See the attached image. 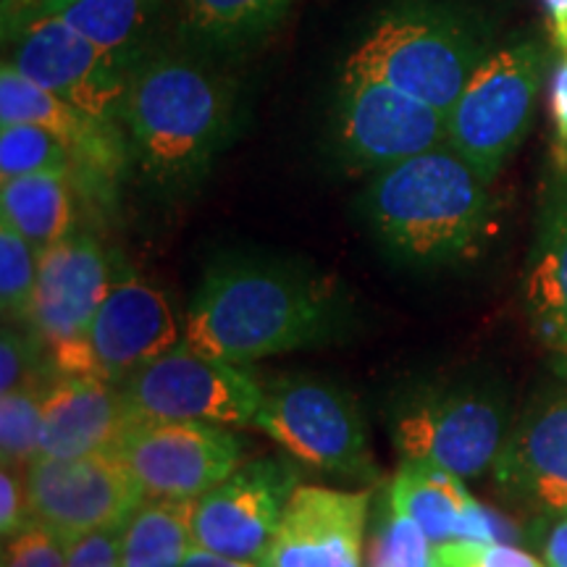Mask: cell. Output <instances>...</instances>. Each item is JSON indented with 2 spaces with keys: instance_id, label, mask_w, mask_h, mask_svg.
<instances>
[{
  "instance_id": "cell-26",
  "label": "cell",
  "mask_w": 567,
  "mask_h": 567,
  "mask_svg": "<svg viewBox=\"0 0 567 567\" xmlns=\"http://www.w3.org/2000/svg\"><path fill=\"white\" fill-rule=\"evenodd\" d=\"M30 174H71L76 179L74 153L42 126L0 124V179Z\"/></svg>"
},
{
  "instance_id": "cell-9",
  "label": "cell",
  "mask_w": 567,
  "mask_h": 567,
  "mask_svg": "<svg viewBox=\"0 0 567 567\" xmlns=\"http://www.w3.org/2000/svg\"><path fill=\"white\" fill-rule=\"evenodd\" d=\"M132 421L252 423L264 386L245 368L176 344L122 384Z\"/></svg>"
},
{
  "instance_id": "cell-7",
  "label": "cell",
  "mask_w": 567,
  "mask_h": 567,
  "mask_svg": "<svg viewBox=\"0 0 567 567\" xmlns=\"http://www.w3.org/2000/svg\"><path fill=\"white\" fill-rule=\"evenodd\" d=\"M329 132L344 168L379 174L446 145V113L375 76L339 71Z\"/></svg>"
},
{
  "instance_id": "cell-24",
  "label": "cell",
  "mask_w": 567,
  "mask_h": 567,
  "mask_svg": "<svg viewBox=\"0 0 567 567\" xmlns=\"http://www.w3.org/2000/svg\"><path fill=\"white\" fill-rule=\"evenodd\" d=\"M195 499L145 496L122 530L118 567H182L195 549Z\"/></svg>"
},
{
  "instance_id": "cell-10",
  "label": "cell",
  "mask_w": 567,
  "mask_h": 567,
  "mask_svg": "<svg viewBox=\"0 0 567 567\" xmlns=\"http://www.w3.org/2000/svg\"><path fill=\"white\" fill-rule=\"evenodd\" d=\"M394 444L402 463L481 476L505 444V405L476 386L423 389L396 413Z\"/></svg>"
},
{
  "instance_id": "cell-1",
  "label": "cell",
  "mask_w": 567,
  "mask_h": 567,
  "mask_svg": "<svg viewBox=\"0 0 567 567\" xmlns=\"http://www.w3.org/2000/svg\"><path fill=\"white\" fill-rule=\"evenodd\" d=\"M239 87L226 63L153 42L130 71L122 132L130 161L161 197L195 193L237 130Z\"/></svg>"
},
{
  "instance_id": "cell-34",
  "label": "cell",
  "mask_w": 567,
  "mask_h": 567,
  "mask_svg": "<svg viewBox=\"0 0 567 567\" xmlns=\"http://www.w3.org/2000/svg\"><path fill=\"white\" fill-rule=\"evenodd\" d=\"M551 168L567 172V53H559L549 74Z\"/></svg>"
},
{
  "instance_id": "cell-28",
  "label": "cell",
  "mask_w": 567,
  "mask_h": 567,
  "mask_svg": "<svg viewBox=\"0 0 567 567\" xmlns=\"http://www.w3.org/2000/svg\"><path fill=\"white\" fill-rule=\"evenodd\" d=\"M48 384L51 381H38V384L0 394V457H3V465L27 467L40 457Z\"/></svg>"
},
{
  "instance_id": "cell-2",
  "label": "cell",
  "mask_w": 567,
  "mask_h": 567,
  "mask_svg": "<svg viewBox=\"0 0 567 567\" xmlns=\"http://www.w3.org/2000/svg\"><path fill=\"white\" fill-rule=\"evenodd\" d=\"M344 321V297L313 268L266 255H221L205 268L184 313L182 342L239 365L326 342Z\"/></svg>"
},
{
  "instance_id": "cell-25",
  "label": "cell",
  "mask_w": 567,
  "mask_h": 567,
  "mask_svg": "<svg viewBox=\"0 0 567 567\" xmlns=\"http://www.w3.org/2000/svg\"><path fill=\"white\" fill-rule=\"evenodd\" d=\"M55 17L126 71L153 45L147 38L151 0H71Z\"/></svg>"
},
{
  "instance_id": "cell-11",
  "label": "cell",
  "mask_w": 567,
  "mask_h": 567,
  "mask_svg": "<svg viewBox=\"0 0 567 567\" xmlns=\"http://www.w3.org/2000/svg\"><path fill=\"white\" fill-rule=\"evenodd\" d=\"M113 452L145 496L197 499L243 465L245 442L216 423L130 421Z\"/></svg>"
},
{
  "instance_id": "cell-33",
  "label": "cell",
  "mask_w": 567,
  "mask_h": 567,
  "mask_svg": "<svg viewBox=\"0 0 567 567\" xmlns=\"http://www.w3.org/2000/svg\"><path fill=\"white\" fill-rule=\"evenodd\" d=\"M122 530L111 526L92 530L66 547V567H118L122 565Z\"/></svg>"
},
{
  "instance_id": "cell-36",
  "label": "cell",
  "mask_w": 567,
  "mask_h": 567,
  "mask_svg": "<svg viewBox=\"0 0 567 567\" xmlns=\"http://www.w3.org/2000/svg\"><path fill=\"white\" fill-rule=\"evenodd\" d=\"M547 11L549 42L557 53H567V0H542Z\"/></svg>"
},
{
  "instance_id": "cell-30",
  "label": "cell",
  "mask_w": 567,
  "mask_h": 567,
  "mask_svg": "<svg viewBox=\"0 0 567 567\" xmlns=\"http://www.w3.org/2000/svg\"><path fill=\"white\" fill-rule=\"evenodd\" d=\"M439 567H544L534 555L515 544L494 542H455L436 547Z\"/></svg>"
},
{
  "instance_id": "cell-27",
  "label": "cell",
  "mask_w": 567,
  "mask_h": 567,
  "mask_svg": "<svg viewBox=\"0 0 567 567\" xmlns=\"http://www.w3.org/2000/svg\"><path fill=\"white\" fill-rule=\"evenodd\" d=\"M371 567H439L436 544L425 536V530L408 513L394 505L389 486L381 492L379 520H375Z\"/></svg>"
},
{
  "instance_id": "cell-3",
  "label": "cell",
  "mask_w": 567,
  "mask_h": 567,
  "mask_svg": "<svg viewBox=\"0 0 567 567\" xmlns=\"http://www.w3.org/2000/svg\"><path fill=\"white\" fill-rule=\"evenodd\" d=\"M360 210L381 245L410 266L471 258L492 218L488 184L450 145L373 174Z\"/></svg>"
},
{
  "instance_id": "cell-23",
  "label": "cell",
  "mask_w": 567,
  "mask_h": 567,
  "mask_svg": "<svg viewBox=\"0 0 567 567\" xmlns=\"http://www.w3.org/2000/svg\"><path fill=\"white\" fill-rule=\"evenodd\" d=\"M82 197L71 174L17 176L0 184V218L17 226L42 252L80 231Z\"/></svg>"
},
{
  "instance_id": "cell-13",
  "label": "cell",
  "mask_w": 567,
  "mask_h": 567,
  "mask_svg": "<svg viewBox=\"0 0 567 567\" xmlns=\"http://www.w3.org/2000/svg\"><path fill=\"white\" fill-rule=\"evenodd\" d=\"M3 61L40 87L51 90L95 122L122 130L130 71L71 30L55 13L30 21L3 42Z\"/></svg>"
},
{
  "instance_id": "cell-35",
  "label": "cell",
  "mask_w": 567,
  "mask_h": 567,
  "mask_svg": "<svg viewBox=\"0 0 567 567\" xmlns=\"http://www.w3.org/2000/svg\"><path fill=\"white\" fill-rule=\"evenodd\" d=\"M69 3L71 0H3L0 3V34H3V42L11 40L19 30H24L30 21L59 13Z\"/></svg>"
},
{
  "instance_id": "cell-31",
  "label": "cell",
  "mask_w": 567,
  "mask_h": 567,
  "mask_svg": "<svg viewBox=\"0 0 567 567\" xmlns=\"http://www.w3.org/2000/svg\"><path fill=\"white\" fill-rule=\"evenodd\" d=\"M3 567H66V544L32 520L3 542Z\"/></svg>"
},
{
  "instance_id": "cell-32",
  "label": "cell",
  "mask_w": 567,
  "mask_h": 567,
  "mask_svg": "<svg viewBox=\"0 0 567 567\" xmlns=\"http://www.w3.org/2000/svg\"><path fill=\"white\" fill-rule=\"evenodd\" d=\"M30 523L32 509L30 496H27L24 467L3 465V471H0V536L6 542V538L17 536Z\"/></svg>"
},
{
  "instance_id": "cell-38",
  "label": "cell",
  "mask_w": 567,
  "mask_h": 567,
  "mask_svg": "<svg viewBox=\"0 0 567 567\" xmlns=\"http://www.w3.org/2000/svg\"><path fill=\"white\" fill-rule=\"evenodd\" d=\"M182 567H264V565L250 563V559H231V557L216 555V551L195 547L189 551V557L184 559Z\"/></svg>"
},
{
  "instance_id": "cell-14",
  "label": "cell",
  "mask_w": 567,
  "mask_h": 567,
  "mask_svg": "<svg viewBox=\"0 0 567 567\" xmlns=\"http://www.w3.org/2000/svg\"><path fill=\"white\" fill-rule=\"evenodd\" d=\"M297 486L300 471L287 457L247 460L195 499V547L260 563Z\"/></svg>"
},
{
  "instance_id": "cell-6",
  "label": "cell",
  "mask_w": 567,
  "mask_h": 567,
  "mask_svg": "<svg viewBox=\"0 0 567 567\" xmlns=\"http://www.w3.org/2000/svg\"><path fill=\"white\" fill-rule=\"evenodd\" d=\"M252 423L316 473L360 484L379 473L354 400L316 375L292 373L268 381Z\"/></svg>"
},
{
  "instance_id": "cell-16",
  "label": "cell",
  "mask_w": 567,
  "mask_h": 567,
  "mask_svg": "<svg viewBox=\"0 0 567 567\" xmlns=\"http://www.w3.org/2000/svg\"><path fill=\"white\" fill-rule=\"evenodd\" d=\"M0 124H34L59 134L74 153L76 184L90 200L111 197L130 161L118 126L95 122L51 90L40 87L9 61L0 66Z\"/></svg>"
},
{
  "instance_id": "cell-29",
  "label": "cell",
  "mask_w": 567,
  "mask_h": 567,
  "mask_svg": "<svg viewBox=\"0 0 567 567\" xmlns=\"http://www.w3.org/2000/svg\"><path fill=\"white\" fill-rule=\"evenodd\" d=\"M40 250L17 226L0 218V308L6 323H30Z\"/></svg>"
},
{
  "instance_id": "cell-17",
  "label": "cell",
  "mask_w": 567,
  "mask_h": 567,
  "mask_svg": "<svg viewBox=\"0 0 567 567\" xmlns=\"http://www.w3.org/2000/svg\"><path fill=\"white\" fill-rule=\"evenodd\" d=\"M371 488L300 484L289 496L264 567H363Z\"/></svg>"
},
{
  "instance_id": "cell-21",
  "label": "cell",
  "mask_w": 567,
  "mask_h": 567,
  "mask_svg": "<svg viewBox=\"0 0 567 567\" xmlns=\"http://www.w3.org/2000/svg\"><path fill=\"white\" fill-rule=\"evenodd\" d=\"M526 308L536 334L567 350V172L551 168L526 271Z\"/></svg>"
},
{
  "instance_id": "cell-22",
  "label": "cell",
  "mask_w": 567,
  "mask_h": 567,
  "mask_svg": "<svg viewBox=\"0 0 567 567\" xmlns=\"http://www.w3.org/2000/svg\"><path fill=\"white\" fill-rule=\"evenodd\" d=\"M297 0H182L179 42L229 63L266 42Z\"/></svg>"
},
{
  "instance_id": "cell-4",
  "label": "cell",
  "mask_w": 567,
  "mask_h": 567,
  "mask_svg": "<svg viewBox=\"0 0 567 567\" xmlns=\"http://www.w3.org/2000/svg\"><path fill=\"white\" fill-rule=\"evenodd\" d=\"M492 24L455 0H394L354 38L339 71L368 74L450 113L488 53Z\"/></svg>"
},
{
  "instance_id": "cell-37",
  "label": "cell",
  "mask_w": 567,
  "mask_h": 567,
  "mask_svg": "<svg viewBox=\"0 0 567 567\" xmlns=\"http://www.w3.org/2000/svg\"><path fill=\"white\" fill-rule=\"evenodd\" d=\"M544 557L549 567H567V513L559 515L551 526L547 544H544Z\"/></svg>"
},
{
  "instance_id": "cell-19",
  "label": "cell",
  "mask_w": 567,
  "mask_h": 567,
  "mask_svg": "<svg viewBox=\"0 0 567 567\" xmlns=\"http://www.w3.org/2000/svg\"><path fill=\"white\" fill-rule=\"evenodd\" d=\"M386 486L394 505L413 517L436 547L455 542L513 544L517 538L513 523L481 505L467 494L463 478L442 467L402 463Z\"/></svg>"
},
{
  "instance_id": "cell-8",
  "label": "cell",
  "mask_w": 567,
  "mask_h": 567,
  "mask_svg": "<svg viewBox=\"0 0 567 567\" xmlns=\"http://www.w3.org/2000/svg\"><path fill=\"white\" fill-rule=\"evenodd\" d=\"M116 271L111 252L90 231H74L40 252L30 331L55 375L87 373L84 342Z\"/></svg>"
},
{
  "instance_id": "cell-15",
  "label": "cell",
  "mask_w": 567,
  "mask_h": 567,
  "mask_svg": "<svg viewBox=\"0 0 567 567\" xmlns=\"http://www.w3.org/2000/svg\"><path fill=\"white\" fill-rule=\"evenodd\" d=\"M184 339V321L158 287L132 271H116L109 295L90 326L92 375L122 386L132 373L174 350Z\"/></svg>"
},
{
  "instance_id": "cell-20",
  "label": "cell",
  "mask_w": 567,
  "mask_h": 567,
  "mask_svg": "<svg viewBox=\"0 0 567 567\" xmlns=\"http://www.w3.org/2000/svg\"><path fill=\"white\" fill-rule=\"evenodd\" d=\"M130 421L118 384L101 375H53L45 389L40 457L111 452Z\"/></svg>"
},
{
  "instance_id": "cell-5",
  "label": "cell",
  "mask_w": 567,
  "mask_h": 567,
  "mask_svg": "<svg viewBox=\"0 0 567 567\" xmlns=\"http://www.w3.org/2000/svg\"><path fill=\"white\" fill-rule=\"evenodd\" d=\"M555 53V45L538 34L496 45L446 113V145L486 184L499 176L530 132Z\"/></svg>"
},
{
  "instance_id": "cell-18",
  "label": "cell",
  "mask_w": 567,
  "mask_h": 567,
  "mask_svg": "<svg viewBox=\"0 0 567 567\" xmlns=\"http://www.w3.org/2000/svg\"><path fill=\"white\" fill-rule=\"evenodd\" d=\"M502 492L544 517L567 513V386L536 396L494 460Z\"/></svg>"
},
{
  "instance_id": "cell-12",
  "label": "cell",
  "mask_w": 567,
  "mask_h": 567,
  "mask_svg": "<svg viewBox=\"0 0 567 567\" xmlns=\"http://www.w3.org/2000/svg\"><path fill=\"white\" fill-rule=\"evenodd\" d=\"M32 520L63 544L92 530L124 526L145 499L116 452L84 457H38L24 467Z\"/></svg>"
}]
</instances>
